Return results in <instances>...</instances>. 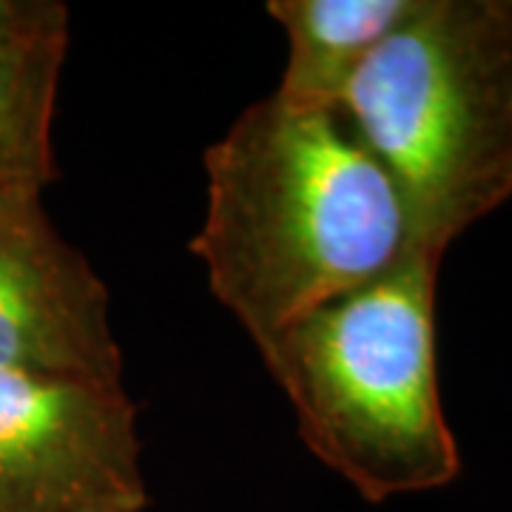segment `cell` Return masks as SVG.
<instances>
[{
	"label": "cell",
	"instance_id": "52a82bcc",
	"mask_svg": "<svg viewBox=\"0 0 512 512\" xmlns=\"http://www.w3.org/2000/svg\"><path fill=\"white\" fill-rule=\"evenodd\" d=\"M72 37L0 43V188L55 183L57 89Z\"/></svg>",
	"mask_w": 512,
	"mask_h": 512
},
{
	"label": "cell",
	"instance_id": "3957f363",
	"mask_svg": "<svg viewBox=\"0 0 512 512\" xmlns=\"http://www.w3.org/2000/svg\"><path fill=\"white\" fill-rule=\"evenodd\" d=\"M439 265L407 251L259 350L305 447L370 504L441 490L461 470L436 367Z\"/></svg>",
	"mask_w": 512,
	"mask_h": 512
},
{
	"label": "cell",
	"instance_id": "ba28073f",
	"mask_svg": "<svg viewBox=\"0 0 512 512\" xmlns=\"http://www.w3.org/2000/svg\"><path fill=\"white\" fill-rule=\"evenodd\" d=\"M69 6L60 0H0V43L72 37Z\"/></svg>",
	"mask_w": 512,
	"mask_h": 512
},
{
	"label": "cell",
	"instance_id": "5b68a950",
	"mask_svg": "<svg viewBox=\"0 0 512 512\" xmlns=\"http://www.w3.org/2000/svg\"><path fill=\"white\" fill-rule=\"evenodd\" d=\"M109 291L66 242L43 191L0 188V370L123 382Z\"/></svg>",
	"mask_w": 512,
	"mask_h": 512
},
{
	"label": "cell",
	"instance_id": "6da1fadb",
	"mask_svg": "<svg viewBox=\"0 0 512 512\" xmlns=\"http://www.w3.org/2000/svg\"><path fill=\"white\" fill-rule=\"evenodd\" d=\"M407 251L402 200L339 111L271 94L205 148L191 254L256 350L390 274Z\"/></svg>",
	"mask_w": 512,
	"mask_h": 512
},
{
	"label": "cell",
	"instance_id": "277c9868",
	"mask_svg": "<svg viewBox=\"0 0 512 512\" xmlns=\"http://www.w3.org/2000/svg\"><path fill=\"white\" fill-rule=\"evenodd\" d=\"M148 504L126 384L0 370V512H146Z\"/></svg>",
	"mask_w": 512,
	"mask_h": 512
},
{
	"label": "cell",
	"instance_id": "7a4b0ae2",
	"mask_svg": "<svg viewBox=\"0 0 512 512\" xmlns=\"http://www.w3.org/2000/svg\"><path fill=\"white\" fill-rule=\"evenodd\" d=\"M336 111L396 188L410 251L441 259L512 200V0H419Z\"/></svg>",
	"mask_w": 512,
	"mask_h": 512
},
{
	"label": "cell",
	"instance_id": "8992f818",
	"mask_svg": "<svg viewBox=\"0 0 512 512\" xmlns=\"http://www.w3.org/2000/svg\"><path fill=\"white\" fill-rule=\"evenodd\" d=\"M419 0H271L268 15L288 35L276 97L296 109L336 111L367 55Z\"/></svg>",
	"mask_w": 512,
	"mask_h": 512
}]
</instances>
